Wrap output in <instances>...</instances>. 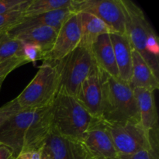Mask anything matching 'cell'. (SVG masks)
Listing matches in <instances>:
<instances>
[{
  "mask_svg": "<svg viewBox=\"0 0 159 159\" xmlns=\"http://www.w3.org/2000/svg\"><path fill=\"white\" fill-rule=\"evenodd\" d=\"M60 89L58 71L54 62L43 61L37 74L15 98L20 110L50 107Z\"/></svg>",
  "mask_w": 159,
  "mask_h": 159,
  "instance_id": "obj_5",
  "label": "cell"
},
{
  "mask_svg": "<svg viewBox=\"0 0 159 159\" xmlns=\"http://www.w3.org/2000/svg\"><path fill=\"white\" fill-rule=\"evenodd\" d=\"M110 37L113 45L119 79L129 84L132 71V49L128 39L125 34L114 33L110 34Z\"/></svg>",
  "mask_w": 159,
  "mask_h": 159,
  "instance_id": "obj_15",
  "label": "cell"
},
{
  "mask_svg": "<svg viewBox=\"0 0 159 159\" xmlns=\"http://www.w3.org/2000/svg\"><path fill=\"white\" fill-rule=\"evenodd\" d=\"M129 85L132 89H145L155 92L159 89V79L137 51L132 50V71Z\"/></svg>",
  "mask_w": 159,
  "mask_h": 159,
  "instance_id": "obj_16",
  "label": "cell"
},
{
  "mask_svg": "<svg viewBox=\"0 0 159 159\" xmlns=\"http://www.w3.org/2000/svg\"><path fill=\"white\" fill-rule=\"evenodd\" d=\"M82 142L92 159H117L111 138L101 120L93 121Z\"/></svg>",
  "mask_w": 159,
  "mask_h": 159,
  "instance_id": "obj_11",
  "label": "cell"
},
{
  "mask_svg": "<svg viewBox=\"0 0 159 159\" xmlns=\"http://www.w3.org/2000/svg\"><path fill=\"white\" fill-rule=\"evenodd\" d=\"M139 113L140 124L148 132L158 124V113L154 92L145 89H134Z\"/></svg>",
  "mask_w": 159,
  "mask_h": 159,
  "instance_id": "obj_17",
  "label": "cell"
},
{
  "mask_svg": "<svg viewBox=\"0 0 159 159\" xmlns=\"http://www.w3.org/2000/svg\"><path fill=\"white\" fill-rule=\"evenodd\" d=\"M80 19L81 41L79 45L91 48L99 36L112 34V31L100 19L88 12H78Z\"/></svg>",
  "mask_w": 159,
  "mask_h": 159,
  "instance_id": "obj_19",
  "label": "cell"
},
{
  "mask_svg": "<svg viewBox=\"0 0 159 159\" xmlns=\"http://www.w3.org/2000/svg\"><path fill=\"white\" fill-rule=\"evenodd\" d=\"M51 105L20 110L0 127V143L11 149L14 158L43 147L51 130Z\"/></svg>",
  "mask_w": 159,
  "mask_h": 159,
  "instance_id": "obj_1",
  "label": "cell"
},
{
  "mask_svg": "<svg viewBox=\"0 0 159 159\" xmlns=\"http://www.w3.org/2000/svg\"><path fill=\"white\" fill-rule=\"evenodd\" d=\"M6 78V76H2V77H0V90H1L2 85L3 82H4Z\"/></svg>",
  "mask_w": 159,
  "mask_h": 159,
  "instance_id": "obj_31",
  "label": "cell"
},
{
  "mask_svg": "<svg viewBox=\"0 0 159 159\" xmlns=\"http://www.w3.org/2000/svg\"><path fill=\"white\" fill-rule=\"evenodd\" d=\"M102 123L111 138L118 155H133L152 148L149 133L140 124L105 121Z\"/></svg>",
  "mask_w": 159,
  "mask_h": 159,
  "instance_id": "obj_7",
  "label": "cell"
},
{
  "mask_svg": "<svg viewBox=\"0 0 159 159\" xmlns=\"http://www.w3.org/2000/svg\"><path fill=\"white\" fill-rule=\"evenodd\" d=\"M81 36L79 13H74L60 28L52 48L45 55L43 61L55 62L64 58L79 46Z\"/></svg>",
  "mask_w": 159,
  "mask_h": 159,
  "instance_id": "obj_10",
  "label": "cell"
},
{
  "mask_svg": "<svg viewBox=\"0 0 159 159\" xmlns=\"http://www.w3.org/2000/svg\"><path fill=\"white\" fill-rule=\"evenodd\" d=\"M95 120L75 96L62 91L51 105V130L65 138L82 141Z\"/></svg>",
  "mask_w": 159,
  "mask_h": 159,
  "instance_id": "obj_4",
  "label": "cell"
},
{
  "mask_svg": "<svg viewBox=\"0 0 159 159\" xmlns=\"http://www.w3.org/2000/svg\"><path fill=\"white\" fill-rule=\"evenodd\" d=\"M90 48L97 66L112 77L119 79V73L110 34L99 36Z\"/></svg>",
  "mask_w": 159,
  "mask_h": 159,
  "instance_id": "obj_14",
  "label": "cell"
},
{
  "mask_svg": "<svg viewBox=\"0 0 159 159\" xmlns=\"http://www.w3.org/2000/svg\"><path fill=\"white\" fill-rule=\"evenodd\" d=\"M75 12L71 8H67L32 16L25 17L20 23L6 31V33L8 34H12L34 26H49L58 32L64 23Z\"/></svg>",
  "mask_w": 159,
  "mask_h": 159,
  "instance_id": "obj_13",
  "label": "cell"
},
{
  "mask_svg": "<svg viewBox=\"0 0 159 159\" xmlns=\"http://www.w3.org/2000/svg\"><path fill=\"white\" fill-rule=\"evenodd\" d=\"M30 0H0V15L16 10H24Z\"/></svg>",
  "mask_w": 159,
  "mask_h": 159,
  "instance_id": "obj_24",
  "label": "cell"
},
{
  "mask_svg": "<svg viewBox=\"0 0 159 159\" xmlns=\"http://www.w3.org/2000/svg\"><path fill=\"white\" fill-rule=\"evenodd\" d=\"M125 15L126 36L131 49L137 51L159 79V42L144 11L130 0H120Z\"/></svg>",
  "mask_w": 159,
  "mask_h": 159,
  "instance_id": "obj_2",
  "label": "cell"
},
{
  "mask_svg": "<svg viewBox=\"0 0 159 159\" xmlns=\"http://www.w3.org/2000/svg\"><path fill=\"white\" fill-rule=\"evenodd\" d=\"M22 43L23 44L17 57L23 58L26 63L35 62L39 60L43 61L45 53L38 45L32 43H26V42H22Z\"/></svg>",
  "mask_w": 159,
  "mask_h": 159,
  "instance_id": "obj_22",
  "label": "cell"
},
{
  "mask_svg": "<svg viewBox=\"0 0 159 159\" xmlns=\"http://www.w3.org/2000/svg\"><path fill=\"white\" fill-rule=\"evenodd\" d=\"M23 43L9 37L6 32L0 33V63L18 56Z\"/></svg>",
  "mask_w": 159,
  "mask_h": 159,
  "instance_id": "obj_21",
  "label": "cell"
},
{
  "mask_svg": "<svg viewBox=\"0 0 159 159\" xmlns=\"http://www.w3.org/2000/svg\"><path fill=\"white\" fill-rule=\"evenodd\" d=\"M57 34L55 30L49 26H34L8 35L22 42L38 45L46 55L52 48Z\"/></svg>",
  "mask_w": 159,
  "mask_h": 159,
  "instance_id": "obj_18",
  "label": "cell"
},
{
  "mask_svg": "<svg viewBox=\"0 0 159 159\" xmlns=\"http://www.w3.org/2000/svg\"><path fill=\"white\" fill-rule=\"evenodd\" d=\"M71 9L75 13L88 12L107 24L112 34H125V15L120 0H73Z\"/></svg>",
  "mask_w": 159,
  "mask_h": 159,
  "instance_id": "obj_8",
  "label": "cell"
},
{
  "mask_svg": "<svg viewBox=\"0 0 159 159\" xmlns=\"http://www.w3.org/2000/svg\"><path fill=\"white\" fill-rule=\"evenodd\" d=\"M0 159H16L11 149L0 143Z\"/></svg>",
  "mask_w": 159,
  "mask_h": 159,
  "instance_id": "obj_29",
  "label": "cell"
},
{
  "mask_svg": "<svg viewBox=\"0 0 159 159\" xmlns=\"http://www.w3.org/2000/svg\"><path fill=\"white\" fill-rule=\"evenodd\" d=\"M117 159H159V152L152 148L141 151L130 155H118Z\"/></svg>",
  "mask_w": 159,
  "mask_h": 159,
  "instance_id": "obj_27",
  "label": "cell"
},
{
  "mask_svg": "<svg viewBox=\"0 0 159 159\" xmlns=\"http://www.w3.org/2000/svg\"><path fill=\"white\" fill-rule=\"evenodd\" d=\"M44 148L51 159H92L82 141L65 138L51 130Z\"/></svg>",
  "mask_w": 159,
  "mask_h": 159,
  "instance_id": "obj_12",
  "label": "cell"
},
{
  "mask_svg": "<svg viewBox=\"0 0 159 159\" xmlns=\"http://www.w3.org/2000/svg\"><path fill=\"white\" fill-rule=\"evenodd\" d=\"M101 120L140 124L134 91L128 83L103 71Z\"/></svg>",
  "mask_w": 159,
  "mask_h": 159,
  "instance_id": "obj_3",
  "label": "cell"
},
{
  "mask_svg": "<svg viewBox=\"0 0 159 159\" xmlns=\"http://www.w3.org/2000/svg\"><path fill=\"white\" fill-rule=\"evenodd\" d=\"M103 71L96 65L81 83L75 97L93 117L101 119Z\"/></svg>",
  "mask_w": 159,
  "mask_h": 159,
  "instance_id": "obj_9",
  "label": "cell"
},
{
  "mask_svg": "<svg viewBox=\"0 0 159 159\" xmlns=\"http://www.w3.org/2000/svg\"><path fill=\"white\" fill-rule=\"evenodd\" d=\"M20 110L16 99L6 102L0 107V127Z\"/></svg>",
  "mask_w": 159,
  "mask_h": 159,
  "instance_id": "obj_25",
  "label": "cell"
},
{
  "mask_svg": "<svg viewBox=\"0 0 159 159\" xmlns=\"http://www.w3.org/2000/svg\"><path fill=\"white\" fill-rule=\"evenodd\" d=\"M60 79V89L75 96L79 85L89 75L96 63L91 48L79 45L60 61L54 62Z\"/></svg>",
  "mask_w": 159,
  "mask_h": 159,
  "instance_id": "obj_6",
  "label": "cell"
},
{
  "mask_svg": "<svg viewBox=\"0 0 159 159\" xmlns=\"http://www.w3.org/2000/svg\"><path fill=\"white\" fill-rule=\"evenodd\" d=\"M26 64L27 63L23 58L16 57H12L2 63H0V77H2V76L7 77L8 75L12 72L13 70Z\"/></svg>",
  "mask_w": 159,
  "mask_h": 159,
  "instance_id": "obj_26",
  "label": "cell"
},
{
  "mask_svg": "<svg viewBox=\"0 0 159 159\" xmlns=\"http://www.w3.org/2000/svg\"><path fill=\"white\" fill-rule=\"evenodd\" d=\"M24 10H16L0 15V33L12 29L25 18Z\"/></svg>",
  "mask_w": 159,
  "mask_h": 159,
  "instance_id": "obj_23",
  "label": "cell"
},
{
  "mask_svg": "<svg viewBox=\"0 0 159 159\" xmlns=\"http://www.w3.org/2000/svg\"><path fill=\"white\" fill-rule=\"evenodd\" d=\"M73 0H30L24 9L25 17L71 8Z\"/></svg>",
  "mask_w": 159,
  "mask_h": 159,
  "instance_id": "obj_20",
  "label": "cell"
},
{
  "mask_svg": "<svg viewBox=\"0 0 159 159\" xmlns=\"http://www.w3.org/2000/svg\"><path fill=\"white\" fill-rule=\"evenodd\" d=\"M43 148L37 149V150L27 151V152H23L16 159H40L41 158Z\"/></svg>",
  "mask_w": 159,
  "mask_h": 159,
  "instance_id": "obj_28",
  "label": "cell"
},
{
  "mask_svg": "<svg viewBox=\"0 0 159 159\" xmlns=\"http://www.w3.org/2000/svg\"><path fill=\"white\" fill-rule=\"evenodd\" d=\"M40 159H51V156H50L49 153L47 152L46 149L44 148V145H43V151H42V155H41V158Z\"/></svg>",
  "mask_w": 159,
  "mask_h": 159,
  "instance_id": "obj_30",
  "label": "cell"
}]
</instances>
